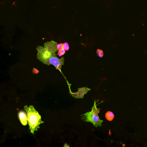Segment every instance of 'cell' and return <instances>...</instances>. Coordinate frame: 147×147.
Instances as JSON below:
<instances>
[{"mask_svg":"<svg viewBox=\"0 0 147 147\" xmlns=\"http://www.w3.org/2000/svg\"><path fill=\"white\" fill-rule=\"evenodd\" d=\"M24 109L27 113L30 133L34 135V131H37L40 128V125L44 122L42 121L41 116L32 105H30L29 107L27 105L25 106Z\"/></svg>","mask_w":147,"mask_h":147,"instance_id":"obj_1","label":"cell"},{"mask_svg":"<svg viewBox=\"0 0 147 147\" xmlns=\"http://www.w3.org/2000/svg\"><path fill=\"white\" fill-rule=\"evenodd\" d=\"M99 100L96 101L94 100V105L91 108V111H88L81 115V119L83 121L86 122H90L92 123L95 127L102 126V123L103 120H101L98 116V113H99L100 108H97L96 103Z\"/></svg>","mask_w":147,"mask_h":147,"instance_id":"obj_2","label":"cell"},{"mask_svg":"<svg viewBox=\"0 0 147 147\" xmlns=\"http://www.w3.org/2000/svg\"><path fill=\"white\" fill-rule=\"evenodd\" d=\"M55 53L51 54L49 57L46 65H49L51 64L53 65L57 69L60 70L61 66L64 64V59L63 57L59 59Z\"/></svg>","mask_w":147,"mask_h":147,"instance_id":"obj_3","label":"cell"},{"mask_svg":"<svg viewBox=\"0 0 147 147\" xmlns=\"http://www.w3.org/2000/svg\"><path fill=\"white\" fill-rule=\"evenodd\" d=\"M37 51V58L43 64H46L51 54L44 48L41 46H38L36 48Z\"/></svg>","mask_w":147,"mask_h":147,"instance_id":"obj_4","label":"cell"},{"mask_svg":"<svg viewBox=\"0 0 147 147\" xmlns=\"http://www.w3.org/2000/svg\"><path fill=\"white\" fill-rule=\"evenodd\" d=\"M69 93L73 97L76 98H83L84 97L85 94H87V92L91 89L88 88L87 87L82 88H80L77 89L78 91L75 93L72 92L70 88V85H69Z\"/></svg>","mask_w":147,"mask_h":147,"instance_id":"obj_5","label":"cell"},{"mask_svg":"<svg viewBox=\"0 0 147 147\" xmlns=\"http://www.w3.org/2000/svg\"><path fill=\"white\" fill-rule=\"evenodd\" d=\"M43 45L45 49L50 54H54L57 51V42L52 40L51 42H47Z\"/></svg>","mask_w":147,"mask_h":147,"instance_id":"obj_6","label":"cell"},{"mask_svg":"<svg viewBox=\"0 0 147 147\" xmlns=\"http://www.w3.org/2000/svg\"><path fill=\"white\" fill-rule=\"evenodd\" d=\"M18 116L21 123L23 125H26L28 121L26 113L24 111H20L19 112Z\"/></svg>","mask_w":147,"mask_h":147,"instance_id":"obj_7","label":"cell"},{"mask_svg":"<svg viewBox=\"0 0 147 147\" xmlns=\"http://www.w3.org/2000/svg\"><path fill=\"white\" fill-rule=\"evenodd\" d=\"M57 48L58 51L57 55L59 56H61L64 54L65 50L64 49L63 44L60 43L57 45Z\"/></svg>","mask_w":147,"mask_h":147,"instance_id":"obj_8","label":"cell"},{"mask_svg":"<svg viewBox=\"0 0 147 147\" xmlns=\"http://www.w3.org/2000/svg\"><path fill=\"white\" fill-rule=\"evenodd\" d=\"M105 117L109 121H112L114 118V115L113 113L110 111L106 112Z\"/></svg>","mask_w":147,"mask_h":147,"instance_id":"obj_9","label":"cell"},{"mask_svg":"<svg viewBox=\"0 0 147 147\" xmlns=\"http://www.w3.org/2000/svg\"><path fill=\"white\" fill-rule=\"evenodd\" d=\"M96 53L97 54V55L99 57L102 58L103 57L104 55L103 52L102 50L98 49L96 50Z\"/></svg>","mask_w":147,"mask_h":147,"instance_id":"obj_10","label":"cell"},{"mask_svg":"<svg viewBox=\"0 0 147 147\" xmlns=\"http://www.w3.org/2000/svg\"><path fill=\"white\" fill-rule=\"evenodd\" d=\"M63 48L65 51H68L69 49V47L68 43L67 42L63 43Z\"/></svg>","mask_w":147,"mask_h":147,"instance_id":"obj_11","label":"cell"},{"mask_svg":"<svg viewBox=\"0 0 147 147\" xmlns=\"http://www.w3.org/2000/svg\"><path fill=\"white\" fill-rule=\"evenodd\" d=\"M64 147H69V146L67 144L65 143L64 146Z\"/></svg>","mask_w":147,"mask_h":147,"instance_id":"obj_12","label":"cell"}]
</instances>
